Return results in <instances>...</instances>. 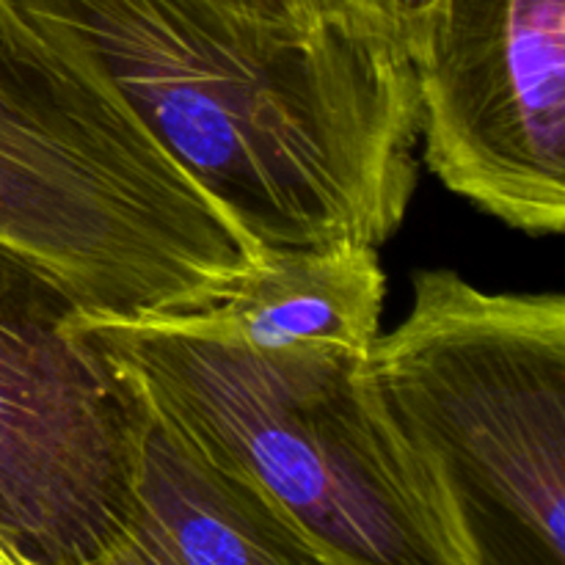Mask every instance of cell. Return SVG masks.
<instances>
[{
  "instance_id": "1",
  "label": "cell",
  "mask_w": 565,
  "mask_h": 565,
  "mask_svg": "<svg viewBox=\"0 0 565 565\" xmlns=\"http://www.w3.org/2000/svg\"><path fill=\"white\" fill-rule=\"evenodd\" d=\"M88 50L166 152L263 248H381L417 191L408 50L370 20L232 0H11Z\"/></svg>"
},
{
  "instance_id": "6",
  "label": "cell",
  "mask_w": 565,
  "mask_h": 565,
  "mask_svg": "<svg viewBox=\"0 0 565 565\" xmlns=\"http://www.w3.org/2000/svg\"><path fill=\"white\" fill-rule=\"evenodd\" d=\"M428 169L530 235L565 226V0H436L408 47Z\"/></svg>"
},
{
  "instance_id": "2",
  "label": "cell",
  "mask_w": 565,
  "mask_h": 565,
  "mask_svg": "<svg viewBox=\"0 0 565 565\" xmlns=\"http://www.w3.org/2000/svg\"><path fill=\"white\" fill-rule=\"evenodd\" d=\"M0 243L86 315L166 320L265 259L75 39L0 0Z\"/></svg>"
},
{
  "instance_id": "8",
  "label": "cell",
  "mask_w": 565,
  "mask_h": 565,
  "mask_svg": "<svg viewBox=\"0 0 565 565\" xmlns=\"http://www.w3.org/2000/svg\"><path fill=\"white\" fill-rule=\"evenodd\" d=\"M386 276L362 241L265 248V259L210 307L152 320L182 334L254 351L326 348L367 356L379 337Z\"/></svg>"
},
{
  "instance_id": "11",
  "label": "cell",
  "mask_w": 565,
  "mask_h": 565,
  "mask_svg": "<svg viewBox=\"0 0 565 565\" xmlns=\"http://www.w3.org/2000/svg\"><path fill=\"white\" fill-rule=\"evenodd\" d=\"M0 565H11L9 563V555H6V552H3V546H0Z\"/></svg>"
},
{
  "instance_id": "4",
  "label": "cell",
  "mask_w": 565,
  "mask_h": 565,
  "mask_svg": "<svg viewBox=\"0 0 565 565\" xmlns=\"http://www.w3.org/2000/svg\"><path fill=\"white\" fill-rule=\"evenodd\" d=\"M403 428L447 469L480 565H565V298L417 270L364 356Z\"/></svg>"
},
{
  "instance_id": "3",
  "label": "cell",
  "mask_w": 565,
  "mask_h": 565,
  "mask_svg": "<svg viewBox=\"0 0 565 565\" xmlns=\"http://www.w3.org/2000/svg\"><path fill=\"white\" fill-rule=\"evenodd\" d=\"M70 326L248 469L340 565H480L447 469L403 428L364 356L254 351L81 309Z\"/></svg>"
},
{
  "instance_id": "9",
  "label": "cell",
  "mask_w": 565,
  "mask_h": 565,
  "mask_svg": "<svg viewBox=\"0 0 565 565\" xmlns=\"http://www.w3.org/2000/svg\"><path fill=\"white\" fill-rule=\"evenodd\" d=\"M232 3L259 11V14L279 17V20L301 22V25H320V22L342 20V17L375 22L362 9V0H232Z\"/></svg>"
},
{
  "instance_id": "5",
  "label": "cell",
  "mask_w": 565,
  "mask_h": 565,
  "mask_svg": "<svg viewBox=\"0 0 565 565\" xmlns=\"http://www.w3.org/2000/svg\"><path fill=\"white\" fill-rule=\"evenodd\" d=\"M75 309L0 243V546L11 565H108L130 516L136 386L70 326Z\"/></svg>"
},
{
  "instance_id": "7",
  "label": "cell",
  "mask_w": 565,
  "mask_h": 565,
  "mask_svg": "<svg viewBox=\"0 0 565 565\" xmlns=\"http://www.w3.org/2000/svg\"><path fill=\"white\" fill-rule=\"evenodd\" d=\"M125 373L138 395L130 516L108 565H340L248 469Z\"/></svg>"
},
{
  "instance_id": "10",
  "label": "cell",
  "mask_w": 565,
  "mask_h": 565,
  "mask_svg": "<svg viewBox=\"0 0 565 565\" xmlns=\"http://www.w3.org/2000/svg\"><path fill=\"white\" fill-rule=\"evenodd\" d=\"M434 6L436 0H362V9L379 25H384L406 50L414 44L425 17Z\"/></svg>"
}]
</instances>
